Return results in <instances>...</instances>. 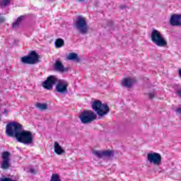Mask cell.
Here are the masks:
<instances>
[{
  "label": "cell",
  "mask_w": 181,
  "mask_h": 181,
  "mask_svg": "<svg viewBox=\"0 0 181 181\" xmlns=\"http://www.w3.org/2000/svg\"><path fill=\"white\" fill-rule=\"evenodd\" d=\"M147 159L152 164L159 165L162 162V157L159 153L156 152H150L147 155Z\"/></svg>",
  "instance_id": "10"
},
{
  "label": "cell",
  "mask_w": 181,
  "mask_h": 181,
  "mask_svg": "<svg viewBox=\"0 0 181 181\" xmlns=\"http://www.w3.org/2000/svg\"><path fill=\"white\" fill-rule=\"evenodd\" d=\"M151 39L154 44L159 47H165L167 45L166 40L162 33L157 29H153L151 34Z\"/></svg>",
  "instance_id": "4"
},
{
  "label": "cell",
  "mask_w": 181,
  "mask_h": 181,
  "mask_svg": "<svg viewBox=\"0 0 181 181\" xmlns=\"http://www.w3.org/2000/svg\"><path fill=\"white\" fill-rule=\"evenodd\" d=\"M58 79L55 75H49L42 83V86L46 89L51 90L54 85L57 83Z\"/></svg>",
  "instance_id": "11"
},
{
  "label": "cell",
  "mask_w": 181,
  "mask_h": 181,
  "mask_svg": "<svg viewBox=\"0 0 181 181\" xmlns=\"http://www.w3.org/2000/svg\"><path fill=\"white\" fill-rule=\"evenodd\" d=\"M24 130L22 125L19 123L12 121L8 123L6 128L5 133L7 136L11 138H15L17 134Z\"/></svg>",
  "instance_id": "2"
},
{
  "label": "cell",
  "mask_w": 181,
  "mask_h": 181,
  "mask_svg": "<svg viewBox=\"0 0 181 181\" xmlns=\"http://www.w3.org/2000/svg\"><path fill=\"white\" fill-rule=\"evenodd\" d=\"M54 68L55 70L59 71L60 72H62V73L64 72L67 70L66 68L64 66L62 62L60 60H57L55 63L54 65Z\"/></svg>",
  "instance_id": "15"
},
{
  "label": "cell",
  "mask_w": 181,
  "mask_h": 181,
  "mask_svg": "<svg viewBox=\"0 0 181 181\" xmlns=\"http://www.w3.org/2000/svg\"><path fill=\"white\" fill-rule=\"evenodd\" d=\"M74 26L76 29L82 34H87L88 31L87 21L85 18L81 16H79L75 18Z\"/></svg>",
  "instance_id": "6"
},
{
  "label": "cell",
  "mask_w": 181,
  "mask_h": 181,
  "mask_svg": "<svg viewBox=\"0 0 181 181\" xmlns=\"http://www.w3.org/2000/svg\"><path fill=\"white\" fill-rule=\"evenodd\" d=\"M0 181H17L13 179H11L10 177H3L0 179Z\"/></svg>",
  "instance_id": "21"
},
{
  "label": "cell",
  "mask_w": 181,
  "mask_h": 181,
  "mask_svg": "<svg viewBox=\"0 0 181 181\" xmlns=\"http://www.w3.org/2000/svg\"><path fill=\"white\" fill-rule=\"evenodd\" d=\"M35 170L34 169H32V168H31V170H30V173H31L35 174Z\"/></svg>",
  "instance_id": "22"
},
{
  "label": "cell",
  "mask_w": 181,
  "mask_h": 181,
  "mask_svg": "<svg viewBox=\"0 0 181 181\" xmlns=\"http://www.w3.org/2000/svg\"><path fill=\"white\" fill-rule=\"evenodd\" d=\"M92 152L93 154L99 158H101L103 159L109 160L113 159L115 155V151L111 149H106V150H97L92 149Z\"/></svg>",
  "instance_id": "7"
},
{
  "label": "cell",
  "mask_w": 181,
  "mask_h": 181,
  "mask_svg": "<svg viewBox=\"0 0 181 181\" xmlns=\"http://www.w3.org/2000/svg\"><path fill=\"white\" fill-rule=\"evenodd\" d=\"M170 24L172 26H180L181 25V16L180 14L174 13L170 18Z\"/></svg>",
  "instance_id": "14"
},
{
  "label": "cell",
  "mask_w": 181,
  "mask_h": 181,
  "mask_svg": "<svg viewBox=\"0 0 181 181\" xmlns=\"http://www.w3.org/2000/svg\"><path fill=\"white\" fill-rule=\"evenodd\" d=\"M64 45V41L63 39L57 38V40H55V45L57 48H61V47H63Z\"/></svg>",
  "instance_id": "18"
},
{
  "label": "cell",
  "mask_w": 181,
  "mask_h": 181,
  "mask_svg": "<svg viewBox=\"0 0 181 181\" xmlns=\"http://www.w3.org/2000/svg\"><path fill=\"white\" fill-rule=\"evenodd\" d=\"M56 89L57 92L61 93L66 92L67 91V88L68 87V82L66 80H60L57 81Z\"/></svg>",
  "instance_id": "12"
},
{
  "label": "cell",
  "mask_w": 181,
  "mask_h": 181,
  "mask_svg": "<svg viewBox=\"0 0 181 181\" xmlns=\"http://www.w3.org/2000/svg\"><path fill=\"white\" fill-rule=\"evenodd\" d=\"M79 118L83 124H87L94 122L96 120L97 115L96 113L91 110H85L82 111L79 115Z\"/></svg>",
  "instance_id": "5"
},
{
  "label": "cell",
  "mask_w": 181,
  "mask_h": 181,
  "mask_svg": "<svg viewBox=\"0 0 181 181\" xmlns=\"http://www.w3.org/2000/svg\"><path fill=\"white\" fill-rule=\"evenodd\" d=\"M54 149L55 153H56L57 155H62L65 153L64 149L57 141L54 142Z\"/></svg>",
  "instance_id": "16"
},
{
  "label": "cell",
  "mask_w": 181,
  "mask_h": 181,
  "mask_svg": "<svg viewBox=\"0 0 181 181\" xmlns=\"http://www.w3.org/2000/svg\"><path fill=\"white\" fill-rule=\"evenodd\" d=\"M92 107L100 117H103L109 112V107L108 105L99 100H95L92 101Z\"/></svg>",
  "instance_id": "1"
},
{
  "label": "cell",
  "mask_w": 181,
  "mask_h": 181,
  "mask_svg": "<svg viewBox=\"0 0 181 181\" xmlns=\"http://www.w3.org/2000/svg\"><path fill=\"white\" fill-rule=\"evenodd\" d=\"M10 155L11 153L9 151H4L1 154L2 159L0 165V166L2 169L6 170L9 168L10 166Z\"/></svg>",
  "instance_id": "9"
},
{
  "label": "cell",
  "mask_w": 181,
  "mask_h": 181,
  "mask_svg": "<svg viewBox=\"0 0 181 181\" xmlns=\"http://www.w3.org/2000/svg\"><path fill=\"white\" fill-rule=\"evenodd\" d=\"M15 138L16 141L24 145H30L33 142L32 132L28 130H22L16 135Z\"/></svg>",
  "instance_id": "3"
},
{
  "label": "cell",
  "mask_w": 181,
  "mask_h": 181,
  "mask_svg": "<svg viewBox=\"0 0 181 181\" xmlns=\"http://www.w3.org/2000/svg\"><path fill=\"white\" fill-rule=\"evenodd\" d=\"M35 105L37 108H38L40 110H42V111L47 109V105L46 104L38 103L36 104Z\"/></svg>",
  "instance_id": "19"
},
{
  "label": "cell",
  "mask_w": 181,
  "mask_h": 181,
  "mask_svg": "<svg viewBox=\"0 0 181 181\" xmlns=\"http://www.w3.org/2000/svg\"><path fill=\"white\" fill-rule=\"evenodd\" d=\"M39 59V55L35 51H32L27 55L22 57L21 61L24 63L33 65L38 63Z\"/></svg>",
  "instance_id": "8"
},
{
  "label": "cell",
  "mask_w": 181,
  "mask_h": 181,
  "mask_svg": "<svg viewBox=\"0 0 181 181\" xmlns=\"http://www.w3.org/2000/svg\"><path fill=\"white\" fill-rule=\"evenodd\" d=\"M136 82V80L135 78L128 77H125L122 80L121 85L125 88H131L134 86Z\"/></svg>",
  "instance_id": "13"
},
{
  "label": "cell",
  "mask_w": 181,
  "mask_h": 181,
  "mask_svg": "<svg viewBox=\"0 0 181 181\" xmlns=\"http://www.w3.org/2000/svg\"><path fill=\"white\" fill-rule=\"evenodd\" d=\"M66 59L68 60L72 61L78 62L80 61V58L78 57V54L74 52L70 53L69 54H68L66 56Z\"/></svg>",
  "instance_id": "17"
},
{
  "label": "cell",
  "mask_w": 181,
  "mask_h": 181,
  "mask_svg": "<svg viewBox=\"0 0 181 181\" xmlns=\"http://www.w3.org/2000/svg\"><path fill=\"white\" fill-rule=\"evenodd\" d=\"M50 181H62V180L59 174L54 173L52 174V177L50 179Z\"/></svg>",
  "instance_id": "20"
}]
</instances>
